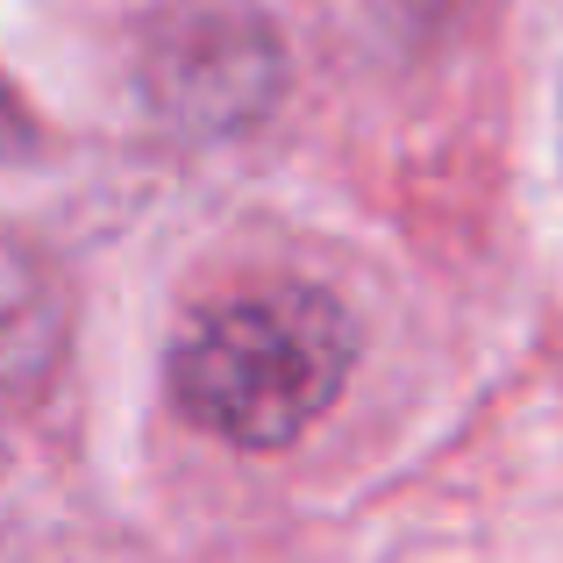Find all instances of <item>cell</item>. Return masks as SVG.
<instances>
[{
	"label": "cell",
	"mask_w": 563,
	"mask_h": 563,
	"mask_svg": "<svg viewBox=\"0 0 563 563\" xmlns=\"http://www.w3.org/2000/svg\"><path fill=\"white\" fill-rule=\"evenodd\" d=\"M343 372H350V321L314 286L243 292V300L192 321L179 357H172L179 407L243 450L292 442L335 399Z\"/></svg>",
	"instance_id": "obj_1"
},
{
	"label": "cell",
	"mask_w": 563,
	"mask_h": 563,
	"mask_svg": "<svg viewBox=\"0 0 563 563\" xmlns=\"http://www.w3.org/2000/svg\"><path fill=\"white\" fill-rule=\"evenodd\" d=\"M65 321H57V292L14 243H0V399L29 393L57 364Z\"/></svg>",
	"instance_id": "obj_2"
}]
</instances>
